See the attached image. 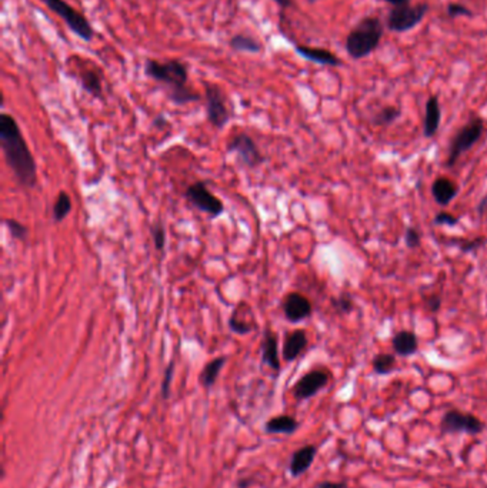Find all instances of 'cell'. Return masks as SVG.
Wrapping results in <instances>:
<instances>
[{
    "label": "cell",
    "mask_w": 487,
    "mask_h": 488,
    "mask_svg": "<svg viewBox=\"0 0 487 488\" xmlns=\"http://www.w3.org/2000/svg\"><path fill=\"white\" fill-rule=\"evenodd\" d=\"M483 430L484 422L479 417L459 410H449L440 421V431L443 434L467 433L472 436H477Z\"/></svg>",
    "instance_id": "7"
},
{
    "label": "cell",
    "mask_w": 487,
    "mask_h": 488,
    "mask_svg": "<svg viewBox=\"0 0 487 488\" xmlns=\"http://www.w3.org/2000/svg\"><path fill=\"white\" fill-rule=\"evenodd\" d=\"M402 116V112L399 108L396 106H386L383 109H380L373 117H372V123L377 127H387L393 124L399 117Z\"/></svg>",
    "instance_id": "25"
},
{
    "label": "cell",
    "mask_w": 487,
    "mask_h": 488,
    "mask_svg": "<svg viewBox=\"0 0 487 488\" xmlns=\"http://www.w3.org/2000/svg\"><path fill=\"white\" fill-rule=\"evenodd\" d=\"M275 2H276L277 5H280L282 8H289V6H291V0H275Z\"/></svg>",
    "instance_id": "40"
},
{
    "label": "cell",
    "mask_w": 487,
    "mask_h": 488,
    "mask_svg": "<svg viewBox=\"0 0 487 488\" xmlns=\"http://www.w3.org/2000/svg\"><path fill=\"white\" fill-rule=\"evenodd\" d=\"M433 223L436 225H450L451 227V225H456L459 223V219L449 212H439L435 216Z\"/></svg>",
    "instance_id": "34"
},
{
    "label": "cell",
    "mask_w": 487,
    "mask_h": 488,
    "mask_svg": "<svg viewBox=\"0 0 487 488\" xmlns=\"http://www.w3.org/2000/svg\"><path fill=\"white\" fill-rule=\"evenodd\" d=\"M227 151L236 153L243 165L250 168V169L261 166L262 163L265 161V157L262 156V153H261V150H259L254 140L246 133L236 135L229 142V145H227Z\"/></svg>",
    "instance_id": "10"
},
{
    "label": "cell",
    "mask_w": 487,
    "mask_h": 488,
    "mask_svg": "<svg viewBox=\"0 0 487 488\" xmlns=\"http://www.w3.org/2000/svg\"><path fill=\"white\" fill-rule=\"evenodd\" d=\"M486 237H477L474 240H463L460 242L459 247L463 253H473V251H477L479 249H481L484 244H486Z\"/></svg>",
    "instance_id": "35"
},
{
    "label": "cell",
    "mask_w": 487,
    "mask_h": 488,
    "mask_svg": "<svg viewBox=\"0 0 487 488\" xmlns=\"http://www.w3.org/2000/svg\"><path fill=\"white\" fill-rule=\"evenodd\" d=\"M405 242H406V246L409 249H417L420 247L421 244V233L416 229V227H406V232H405Z\"/></svg>",
    "instance_id": "31"
},
{
    "label": "cell",
    "mask_w": 487,
    "mask_h": 488,
    "mask_svg": "<svg viewBox=\"0 0 487 488\" xmlns=\"http://www.w3.org/2000/svg\"><path fill=\"white\" fill-rule=\"evenodd\" d=\"M426 303H428V307L432 313H437L442 307V296L440 295H432L426 299Z\"/></svg>",
    "instance_id": "36"
},
{
    "label": "cell",
    "mask_w": 487,
    "mask_h": 488,
    "mask_svg": "<svg viewBox=\"0 0 487 488\" xmlns=\"http://www.w3.org/2000/svg\"><path fill=\"white\" fill-rule=\"evenodd\" d=\"M317 448L314 445H305L302 448H299L293 455H291L290 460V473L293 477H299L302 474H305L310 466L314 461Z\"/></svg>",
    "instance_id": "17"
},
{
    "label": "cell",
    "mask_w": 487,
    "mask_h": 488,
    "mask_svg": "<svg viewBox=\"0 0 487 488\" xmlns=\"http://www.w3.org/2000/svg\"><path fill=\"white\" fill-rule=\"evenodd\" d=\"M442 121V109L437 96H430L426 102L425 120H423V133L425 138H433L440 127Z\"/></svg>",
    "instance_id": "16"
},
{
    "label": "cell",
    "mask_w": 487,
    "mask_h": 488,
    "mask_svg": "<svg viewBox=\"0 0 487 488\" xmlns=\"http://www.w3.org/2000/svg\"><path fill=\"white\" fill-rule=\"evenodd\" d=\"M383 38V23L379 17L362 19L346 38V50L351 59H363L377 49Z\"/></svg>",
    "instance_id": "3"
},
{
    "label": "cell",
    "mask_w": 487,
    "mask_h": 488,
    "mask_svg": "<svg viewBox=\"0 0 487 488\" xmlns=\"http://www.w3.org/2000/svg\"><path fill=\"white\" fill-rule=\"evenodd\" d=\"M72 212V199L66 191H60L53 205V220L56 223L63 221Z\"/></svg>",
    "instance_id": "24"
},
{
    "label": "cell",
    "mask_w": 487,
    "mask_h": 488,
    "mask_svg": "<svg viewBox=\"0 0 487 488\" xmlns=\"http://www.w3.org/2000/svg\"><path fill=\"white\" fill-rule=\"evenodd\" d=\"M229 329L232 333L235 334H239V336H246L249 334L252 330H253V325L246 323L245 320H240L238 317V313L235 311L231 318H229Z\"/></svg>",
    "instance_id": "29"
},
{
    "label": "cell",
    "mask_w": 487,
    "mask_h": 488,
    "mask_svg": "<svg viewBox=\"0 0 487 488\" xmlns=\"http://www.w3.org/2000/svg\"><path fill=\"white\" fill-rule=\"evenodd\" d=\"M184 196L198 210L209 214L213 219L221 216L224 212L223 202L208 188L206 182H196L190 184Z\"/></svg>",
    "instance_id": "8"
},
{
    "label": "cell",
    "mask_w": 487,
    "mask_h": 488,
    "mask_svg": "<svg viewBox=\"0 0 487 488\" xmlns=\"http://www.w3.org/2000/svg\"><path fill=\"white\" fill-rule=\"evenodd\" d=\"M0 146L17 183L23 187L34 188L38 180L35 157L20 132L17 121L8 113L0 116Z\"/></svg>",
    "instance_id": "1"
},
{
    "label": "cell",
    "mask_w": 487,
    "mask_h": 488,
    "mask_svg": "<svg viewBox=\"0 0 487 488\" xmlns=\"http://www.w3.org/2000/svg\"><path fill=\"white\" fill-rule=\"evenodd\" d=\"M307 2H310V3H314V2H317V0H307Z\"/></svg>",
    "instance_id": "41"
},
{
    "label": "cell",
    "mask_w": 487,
    "mask_h": 488,
    "mask_svg": "<svg viewBox=\"0 0 487 488\" xmlns=\"http://www.w3.org/2000/svg\"><path fill=\"white\" fill-rule=\"evenodd\" d=\"M483 132H484V121L481 117H477V116L472 117L462 128H459V132L450 140L446 166L447 168L456 166L459 158L465 153H467L470 149H473V146L481 139Z\"/></svg>",
    "instance_id": "4"
},
{
    "label": "cell",
    "mask_w": 487,
    "mask_h": 488,
    "mask_svg": "<svg viewBox=\"0 0 487 488\" xmlns=\"http://www.w3.org/2000/svg\"><path fill=\"white\" fill-rule=\"evenodd\" d=\"M42 2L66 23L76 36L86 42H90L93 39V29L90 23L80 12H78L69 3L64 2V0H42Z\"/></svg>",
    "instance_id": "5"
},
{
    "label": "cell",
    "mask_w": 487,
    "mask_h": 488,
    "mask_svg": "<svg viewBox=\"0 0 487 488\" xmlns=\"http://www.w3.org/2000/svg\"><path fill=\"white\" fill-rule=\"evenodd\" d=\"M5 225L9 229V233L16 240H24L27 237V227L15 219H6Z\"/></svg>",
    "instance_id": "30"
},
{
    "label": "cell",
    "mask_w": 487,
    "mask_h": 488,
    "mask_svg": "<svg viewBox=\"0 0 487 488\" xmlns=\"http://www.w3.org/2000/svg\"><path fill=\"white\" fill-rule=\"evenodd\" d=\"M206 114L209 123L216 128H223L231 120L226 97L217 86H206Z\"/></svg>",
    "instance_id": "9"
},
{
    "label": "cell",
    "mask_w": 487,
    "mask_h": 488,
    "mask_svg": "<svg viewBox=\"0 0 487 488\" xmlns=\"http://www.w3.org/2000/svg\"><path fill=\"white\" fill-rule=\"evenodd\" d=\"M296 52L306 60H310L313 63H317V64H323V66H332V68H336V66H340L342 61L340 59L326 50V49H319V47H309V46H302V45H298L296 47Z\"/></svg>",
    "instance_id": "15"
},
{
    "label": "cell",
    "mask_w": 487,
    "mask_h": 488,
    "mask_svg": "<svg viewBox=\"0 0 487 488\" xmlns=\"http://www.w3.org/2000/svg\"><path fill=\"white\" fill-rule=\"evenodd\" d=\"M173 373H175V362L172 360L166 370H165V377H163V381H161V396H163V399H169V394H170V384H172V378H173Z\"/></svg>",
    "instance_id": "32"
},
{
    "label": "cell",
    "mask_w": 487,
    "mask_h": 488,
    "mask_svg": "<svg viewBox=\"0 0 487 488\" xmlns=\"http://www.w3.org/2000/svg\"><path fill=\"white\" fill-rule=\"evenodd\" d=\"M392 347L395 350L396 355L400 357H410L417 353L419 350V339L413 332L402 330L395 334L392 340Z\"/></svg>",
    "instance_id": "19"
},
{
    "label": "cell",
    "mask_w": 487,
    "mask_h": 488,
    "mask_svg": "<svg viewBox=\"0 0 487 488\" xmlns=\"http://www.w3.org/2000/svg\"><path fill=\"white\" fill-rule=\"evenodd\" d=\"M307 343L309 340L305 330H295L289 333L283 344V359L287 363L295 362L298 357L306 350Z\"/></svg>",
    "instance_id": "14"
},
{
    "label": "cell",
    "mask_w": 487,
    "mask_h": 488,
    "mask_svg": "<svg viewBox=\"0 0 487 488\" xmlns=\"http://www.w3.org/2000/svg\"><path fill=\"white\" fill-rule=\"evenodd\" d=\"M145 72L149 77L169 87V96L175 105H187L201 99V96L187 86L189 72L186 64L179 60H147Z\"/></svg>",
    "instance_id": "2"
},
{
    "label": "cell",
    "mask_w": 487,
    "mask_h": 488,
    "mask_svg": "<svg viewBox=\"0 0 487 488\" xmlns=\"http://www.w3.org/2000/svg\"><path fill=\"white\" fill-rule=\"evenodd\" d=\"M80 82H82V87L89 94H92L93 97H102V94H103L102 80H101L99 73H97L94 69H87V71L82 72Z\"/></svg>",
    "instance_id": "22"
},
{
    "label": "cell",
    "mask_w": 487,
    "mask_h": 488,
    "mask_svg": "<svg viewBox=\"0 0 487 488\" xmlns=\"http://www.w3.org/2000/svg\"><path fill=\"white\" fill-rule=\"evenodd\" d=\"M332 306L339 314H350L354 310V302L349 293H342L339 297H333Z\"/></svg>",
    "instance_id": "27"
},
{
    "label": "cell",
    "mask_w": 487,
    "mask_h": 488,
    "mask_svg": "<svg viewBox=\"0 0 487 488\" xmlns=\"http://www.w3.org/2000/svg\"><path fill=\"white\" fill-rule=\"evenodd\" d=\"M299 427V422L291 415H279L270 418L266 424V431L272 434H291Z\"/></svg>",
    "instance_id": "20"
},
{
    "label": "cell",
    "mask_w": 487,
    "mask_h": 488,
    "mask_svg": "<svg viewBox=\"0 0 487 488\" xmlns=\"http://www.w3.org/2000/svg\"><path fill=\"white\" fill-rule=\"evenodd\" d=\"M486 209H487V194L480 200V203L477 205V214H479V217H481L484 214Z\"/></svg>",
    "instance_id": "38"
},
{
    "label": "cell",
    "mask_w": 487,
    "mask_h": 488,
    "mask_svg": "<svg viewBox=\"0 0 487 488\" xmlns=\"http://www.w3.org/2000/svg\"><path fill=\"white\" fill-rule=\"evenodd\" d=\"M231 46L235 50L239 52H247V53H259L262 50V45L259 43L256 39L246 36V35H236L231 40Z\"/></svg>",
    "instance_id": "26"
},
{
    "label": "cell",
    "mask_w": 487,
    "mask_h": 488,
    "mask_svg": "<svg viewBox=\"0 0 487 488\" xmlns=\"http://www.w3.org/2000/svg\"><path fill=\"white\" fill-rule=\"evenodd\" d=\"M330 374L324 370H312L305 374L293 387V396L298 400H307L316 396L329 384Z\"/></svg>",
    "instance_id": "11"
},
{
    "label": "cell",
    "mask_w": 487,
    "mask_h": 488,
    "mask_svg": "<svg viewBox=\"0 0 487 488\" xmlns=\"http://www.w3.org/2000/svg\"><path fill=\"white\" fill-rule=\"evenodd\" d=\"M447 15L454 19V17H459V16H467V17H472L473 16V12L466 8L465 5L462 3H449L447 5Z\"/></svg>",
    "instance_id": "33"
},
{
    "label": "cell",
    "mask_w": 487,
    "mask_h": 488,
    "mask_svg": "<svg viewBox=\"0 0 487 488\" xmlns=\"http://www.w3.org/2000/svg\"><path fill=\"white\" fill-rule=\"evenodd\" d=\"M458 193L459 186L449 177H437L432 184V196L435 202L442 207L449 206L454 200V198L458 196Z\"/></svg>",
    "instance_id": "13"
},
{
    "label": "cell",
    "mask_w": 487,
    "mask_h": 488,
    "mask_svg": "<svg viewBox=\"0 0 487 488\" xmlns=\"http://www.w3.org/2000/svg\"><path fill=\"white\" fill-rule=\"evenodd\" d=\"M262 363L270 367L273 371L280 370L279 340L276 333H273L272 330L265 332V337L262 341Z\"/></svg>",
    "instance_id": "18"
},
{
    "label": "cell",
    "mask_w": 487,
    "mask_h": 488,
    "mask_svg": "<svg viewBox=\"0 0 487 488\" xmlns=\"http://www.w3.org/2000/svg\"><path fill=\"white\" fill-rule=\"evenodd\" d=\"M430 6L428 3H419V5H406V6H398L393 8L387 16V27L396 34H405L414 29L425 16L429 13Z\"/></svg>",
    "instance_id": "6"
},
{
    "label": "cell",
    "mask_w": 487,
    "mask_h": 488,
    "mask_svg": "<svg viewBox=\"0 0 487 488\" xmlns=\"http://www.w3.org/2000/svg\"><path fill=\"white\" fill-rule=\"evenodd\" d=\"M226 362H227V357L221 355V357H216V359H213L212 362H209L205 366V369L201 373V383H202L203 387L210 388V387L215 385V383H216L221 369L224 367Z\"/></svg>",
    "instance_id": "21"
},
{
    "label": "cell",
    "mask_w": 487,
    "mask_h": 488,
    "mask_svg": "<svg viewBox=\"0 0 487 488\" xmlns=\"http://www.w3.org/2000/svg\"><path fill=\"white\" fill-rule=\"evenodd\" d=\"M386 2H387V3H391L393 8L410 5V0H386Z\"/></svg>",
    "instance_id": "39"
},
{
    "label": "cell",
    "mask_w": 487,
    "mask_h": 488,
    "mask_svg": "<svg viewBox=\"0 0 487 488\" xmlns=\"http://www.w3.org/2000/svg\"><path fill=\"white\" fill-rule=\"evenodd\" d=\"M150 233H152V237H153V242H154V247L157 251H161L165 249V244H166V230H165V225L161 221H156L154 224L150 225Z\"/></svg>",
    "instance_id": "28"
},
{
    "label": "cell",
    "mask_w": 487,
    "mask_h": 488,
    "mask_svg": "<svg viewBox=\"0 0 487 488\" xmlns=\"http://www.w3.org/2000/svg\"><path fill=\"white\" fill-rule=\"evenodd\" d=\"M316 488H347V484L344 481H323Z\"/></svg>",
    "instance_id": "37"
},
{
    "label": "cell",
    "mask_w": 487,
    "mask_h": 488,
    "mask_svg": "<svg viewBox=\"0 0 487 488\" xmlns=\"http://www.w3.org/2000/svg\"><path fill=\"white\" fill-rule=\"evenodd\" d=\"M372 369L379 376H387L391 374L396 369V355L381 353L375 355L372 362Z\"/></svg>",
    "instance_id": "23"
},
{
    "label": "cell",
    "mask_w": 487,
    "mask_h": 488,
    "mask_svg": "<svg viewBox=\"0 0 487 488\" xmlns=\"http://www.w3.org/2000/svg\"><path fill=\"white\" fill-rule=\"evenodd\" d=\"M283 313L290 323H300L312 316L313 306L306 296L293 291L283 300Z\"/></svg>",
    "instance_id": "12"
}]
</instances>
